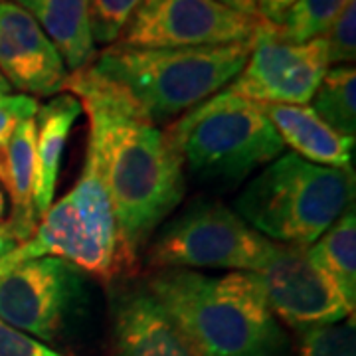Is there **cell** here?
Listing matches in <instances>:
<instances>
[{"instance_id": "6da1fadb", "label": "cell", "mask_w": 356, "mask_h": 356, "mask_svg": "<svg viewBox=\"0 0 356 356\" xmlns=\"http://www.w3.org/2000/svg\"><path fill=\"white\" fill-rule=\"evenodd\" d=\"M64 91L77 97L88 115V147L99 161L113 204L119 264L133 266L184 198L182 156L170 133L93 65L72 72Z\"/></svg>"}, {"instance_id": "4316f807", "label": "cell", "mask_w": 356, "mask_h": 356, "mask_svg": "<svg viewBox=\"0 0 356 356\" xmlns=\"http://www.w3.org/2000/svg\"><path fill=\"white\" fill-rule=\"evenodd\" d=\"M214 2L226 6L229 10H236V13L245 14V16H252V18H259V14H257V0H214Z\"/></svg>"}, {"instance_id": "5b68a950", "label": "cell", "mask_w": 356, "mask_h": 356, "mask_svg": "<svg viewBox=\"0 0 356 356\" xmlns=\"http://www.w3.org/2000/svg\"><path fill=\"white\" fill-rule=\"evenodd\" d=\"M184 166L202 180L238 184L285 149L261 107L218 91L168 129Z\"/></svg>"}, {"instance_id": "ac0fdd59", "label": "cell", "mask_w": 356, "mask_h": 356, "mask_svg": "<svg viewBox=\"0 0 356 356\" xmlns=\"http://www.w3.org/2000/svg\"><path fill=\"white\" fill-rule=\"evenodd\" d=\"M309 254L323 267L344 299L356 303V214L355 206L348 208L317 242L309 245Z\"/></svg>"}, {"instance_id": "ba28073f", "label": "cell", "mask_w": 356, "mask_h": 356, "mask_svg": "<svg viewBox=\"0 0 356 356\" xmlns=\"http://www.w3.org/2000/svg\"><path fill=\"white\" fill-rule=\"evenodd\" d=\"M83 299V273L62 257H32L0 273V321L46 344L58 341Z\"/></svg>"}, {"instance_id": "277c9868", "label": "cell", "mask_w": 356, "mask_h": 356, "mask_svg": "<svg viewBox=\"0 0 356 356\" xmlns=\"http://www.w3.org/2000/svg\"><path fill=\"white\" fill-rule=\"evenodd\" d=\"M355 202V172L280 154L248 182L236 214L267 240L311 245Z\"/></svg>"}, {"instance_id": "52a82bcc", "label": "cell", "mask_w": 356, "mask_h": 356, "mask_svg": "<svg viewBox=\"0 0 356 356\" xmlns=\"http://www.w3.org/2000/svg\"><path fill=\"white\" fill-rule=\"evenodd\" d=\"M228 206L200 200L188 206L154 238L147 264L161 269H232L255 273L277 252Z\"/></svg>"}, {"instance_id": "7402d4cb", "label": "cell", "mask_w": 356, "mask_h": 356, "mask_svg": "<svg viewBox=\"0 0 356 356\" xmlns=\"http://www.w3.org/2000/svg\"><path fill=\"white\" fill-rule=\"evenodd\" d=\"M139 4L140 0H86L93 42L113 44L115 40H119Z\"/></svg>"}, {"instance_id": "8992f818", "label": "cell", "mask_w": 356, "mask_h": 356, "mask_svg": "<svg viewBox=\"0 0 356 356\" xmlns=\"http://www.w3.org/2000/svg\"><path fill=\"white\" fill-rule=\"evenodd\" d=\"M26 243L34 257H62L91 275L111 277L121 269L113 204L91 147L86 151L76 186L51 204L32 240Z\"/></svg>"}, {"instance_id": "484cf974", "label": "cell", "mask_w": 356, "mask_h": 356, "mask_svg": "<svg viewBox=\"0 0 356 356\" xmlns=\"http://www.w3.org/2000/svg\"><path fill=\"white\" fill-rule=\"evenodd\" d=\"M295 0H257V14L259 20H264L267 24L277 26L283 18V14L287 13V8L291 6Z\"/></svg>"}, {"instance_id": "ffe728a7", "label": "cell", "mask_w": 356, "mask_h": 356, "mask_svg": "<svg viewBox=\"0 0 356 356\" xmlns=\"http://www.w3.org/2000/svg\"><path fill=\"white\" fill-rule=\"evenodd\" d=\"M348 2L350 0H295L275 30L280 38L291 44L325 38Z\"/></svg>"}, {"instance_id": "44dd1931", "label": "cell", "mask_w": 356, "mask_h": 356, "mask_svg": "<svg viewBox=\"0 0 356 356\" xmlns=\"http://www.w3.org/2000/svg\"><path fill=\"white\" fill-rule=\"evenodd\" d=\"M301 334V356H356L355 315L332 325L305 329Z\"/></svg>"}, {"instance_id": "83f0119b", "label": "cell", "mask_w": 356, "mask_h": 356, "mask_svg": "<svg viewBox=\"0 0 356 356\" xmlns=\"http://www.w3.org/2000/svg\"><path fill=\"white\" fill-rule=\"evenodd\" d=\"M10 93H13L10 83L6 81V77L0 74V97H6V95H10Z\"/></svg>"}, {"instance_id": "5bb4252c", "label": "cell", "mask_w": 356, "mask_h": 356, "mask_svg": "<svg viewBox=\"0 0 356 356\" xmlns=\"http://www.w3.org/2000/svg\"><path fill=\"white\" fill-rule=\"evenodd\" d=\"M34 117L20 121L0 143V184L10 198V216L4 232L18 245L32 240L38 228L34 204Z\"/></svg>"}, {"instance_id": "d4e9b609", "label": "cell", "mask_w": 356, "mask_h": 356, "mask_svg": "<svg viewBox=\"0 0 356 356\" xmlns=\"http://www.w3.org/2000/svg\"><path fill=\"white\" fill-rule=\"evenodd\" d=\"M38 99L36 97H30L24 93H18V95H6V97H0V143L6 139L13 129L24 121L34 117L38 111Z\"/></svg>"}, {"instance_id": "9c48e42d", "label": "cell", "mask_w": 356, "mask_h": 356, "mask_svg": "<svg viewBox=\"0 0 356 356\" xmlns=\"http://www.w3.org/2000/svg\"><path fill=\"white\" fill-rule=\"evenodd\" d=\"M259 18L214 0H140L119 44L129 48H210L254 38Z\"/></svg>"}, {"instance_id": "3957f363", "label": "cell", "mask_w": 356, "mask_h": 356, "mask_svg": "<svg viewBox=\"0 0 356 356\" xmlns=\"http://www.w3.org/2000/svg\"><path fill=\"white\" fill-rule=\"evenodd\" d=\"M252 40L210 48H129L115 44L93 60V70L113 81L153 123L191 111L228 88L242 72Z\"/></svg>"}, {"instance_id": "e0dca14e", "label": "cell", "mask_w": 356, "mask_h": 356, "mask_svg": "<svg viewBox=\"0 0 356 356\" xmlns=\"http://www.w3.org/2000/svg\"><path fill=\"white\" fill-rule=\"evenodd\" d=\"M13 4L42 26L70 74L93 64L95 42L89 30L86 0H14Z\"/></svg>"}, {"instance_id": "d6986e66", "label": "cell", "mask_w": 356, "mask_h": 356, "mask_svg": "<svg viewBox=\"0 0 356 356\" xmlns=\"http://www.w3.org/2000/svg\"><path fill=\"white\" fill-rule=\"evenodd\" d=\"M355 89V65H331L309 102V107L346 139H355L356 135Z\"/></svg>"}, {"instance_id": "f1b7e54d", "label": "cell", "mask_w": 356, "mask_h": 356, "mask_svg": "<svg viewBox=\"0 0 356 356\" xmlns=\"http://www.w3.org/2000/svg\"><path fill=\"white\" fill-rule=\"evenodd\" d=\"M4 214H6V202H4V192H2V188H0V229H2V226H4Z\"/></svg>"}, {"instance_id": "cb8c5ba5", "label": "cell", "mask_w": 356, "mask_h": 356, "mask_svg": "<svg viewBox=\"0 0 356 356\" xmlns=\"http://www.w3.org/2000/svg\"><path fill=\"white\" fill-rule=\"evenodd\" d=\"M0 356H64L38 339L0 321Z\"/></svg>"}, {"instance_id": "4fadbf2b", "label": "cell", "mask_w": 356, "mask_h": 356, "mask_svg": "<svg viewBox=\"0 0 356 356\" xmlns=\"http://www.w3.org/2000/svg\"><path fill=\"white\" fill-rule=\"evenodd\" d=\"M113 356H200L147 287L125 293L113 313Z\"/></svg>"}, {"instance_id": "2e32d148", "label": "cell", "mask_w": 356, "mask_h": 356, "mask_svg": "<svg viewBox=\"0 0 356 356\" xmlns=\"http://www.w3.org/2000/svg\"><path fill=\"white\" fill-rule=\"evenodd\" d=\"M81 113L83 107L79 99L65 91L38 105L34 115V204L38 218L44 216L54 202L65 143Z\"/></svg>"}, {"instance_id": "7c38bea8", "label": "cell", "mask_w": 356, "mask_h": 356, "mask_svg": "<svg viewBox=\"0 0 356 356\" xmlns=\"http://www.w3.org/2000/svg\"><path fill=\"white\" fill-rule=\"evenodd\" d=\"M0 74L30 97H54L70 76L42 26L13 2H0Z\"/></svg>"}, {"instance_id": "8fae6325", "label": "cell", "mask_w": 356, "mask_h": 356, "mask_svg": "<svg viewBox=\"0 0 356 356\" xmlns=\"http://www.w3.org/2000/svg\"><path fill=\"white\" fill-rule=\"evenodd\" d=\"M257 280L271 313L295 331L332 325L355 315L331 275L309 254V245L280 243Z\"/></svg>"}, {"instance_id": "603a6c76", "label": "cell", "mask_w": 356, "mask_h": 356, "mask_svg": "<svg viewBox=\"0 0 356 356\" xmlns=\"http://www.w3.org/2000/svg\"><path fill=\"white\" fill-rule=\"evenodd\" d=\"M329 65L355 64L356 58V0H350L327 32Z\"/></svg>"}, {"instance_id": "30bf717a", "label": "cell", "mask_w": 356, "mask_h": 356, "mask_svg": "<svg viewBox=\"0 0 356 356\" xmlns=\"http://www.w3.org/2000/svg\"><path fill=\"white\" fill-rule=\"evenodd\" d=\"M329 67L327 40L291 44L261 20L248 62L224 89L254 103L309 105Z\"/></svg>"}, {"instance_id": "9a60e30c", "label": "cell", "mask_w": 356, "mask_h": 356, "mask_svg": "<svg viewBox=\"0 0 356 356\" xmlns=\"http://www.w3.org/2000/svg\"><path fill=\"white\" fill-rule=\"evenodd\" d=\"M257 105L293 153L313 165L353 170L355 139L332 131L309 105Z\"/></svg>"}, {"instance_id": "7a4b0ae2", "label": "cell", "mask_w": 356, "mask_h": 356, "mask_svg": "<svg viewBox=\"0 0 356 356\" xmlns=\"http://www.w3.org/2000/svg\"><path fill=\"white\" fill-rule=\"evenodd\" d=\"M147 289L200 356H277L285 344L255 273L161 269L149 277Z\"/></svg>"}]
</instances>
